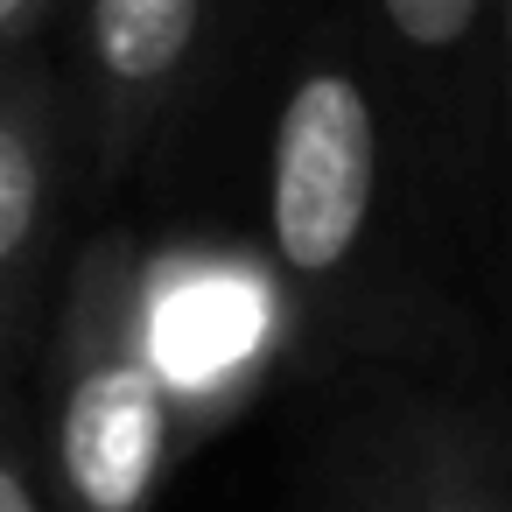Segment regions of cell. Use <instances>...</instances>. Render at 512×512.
<instances>
[{
  "label": "cell",
  "instance_id": "obj_1",
  "mask_svg": "<svg viewBox=\"0 0 512 512\" xmlns=\"http://www.w3.org/2000/svg\"><path fill=\"white\" fill-rule=\"evenodd\" d=\"M386 99L351 43H309L267 134V260L295 351H358L379 323Z\"/></svg>",
  "mask_w": 512,
  "mask_h": 512
},
{
  "label": "cell",
  "instance_id": "obj_2",
  "mask_svg": "<svg viewBox=\"0 0 512 512\" xmlns=\"http://www.w3.org/2000/svg\"><path fill=\"white\" fill-rule=\"evenodd\" d=\"M36 442L57 512H148L183 449V393L155 344V253L127 225L85 239L57 281Z\"/></svg>",
  "mask_w": 512,
  "mask_h": 512
},
{
  "label": "cell",
  "instance_id": "obj_3",
  "mask_svg": "<svg viewBox=\"0 0 512 512\" xmlns=\"http://www.w3.org/2000/svg\"><path fill=\"white\" fill-rule=\"evenodd\" d=\"M323 512H512V421L449 393H393L330 449Z\"/></svg>",
  "mask_w": 512,
  "mask_h": 512
},
{
  "label": "cell",
  "instance_id": "obj_4",
  "mask_svg": "<svg viewBox=\"0 0 512 512\" xmlns=\"http://www.w3.org/2000/svg\"><path fill=\"white\" fill-rule=\"evenodd\" d=\"M218 0H85L78 15V141L99 176H127L211 50Z\"/></svg>",
  "mask_w": 512,
  "mask_h": 512
},
{
  "label": "cell",
  "instance_id": "obj_5",
  "mask_svg": "<svg viewBox=\"0 0 512 512\" xmlns=\"http://www.w3.org/2000/svg\"><path fill=\"white\" fill-rule=\"evenodd\" d=\"M78 148V99L43 57L0 64V386L50 316V267L64 232Z\"/></svg>",
  "mask_w": 512,
  "mask_h": 512
},
{
  "label": "cell",
  "instance_id": "obj_6",
  "mask_svg": "<svg viewBox=\"0 0 512 512\" xmlns=\"http://www.w3.org/2000/svg\"><path fill=\"white\" fill-rule=\"evenodd\" d=\"M379 57L407 78L442 169H477L491 134V64H498V0H365Z\"/></svg>",
  "mask_w": 512,
  "mask_h": 512
},
{
  "label": "cell",
  "instance_id": "obj_7",
  "mask_svg": "<svg viewBox=\"0 0 512 512\" xmlns=\"http://www.w3.org/2000/svg\"><path fill=\"white\" fill-rule=\"evenodd\" d=\"M0 512H57L50 477H43L36 421H29V407H15L8 386H0Z\"/></svg>",
  "mask_w": 512,
  "mask_h": 512
},
{
  "label": "cell",
  "instance_id": "obj_8",
  "mask_svg": "<svg viewBox=\"0 0 512 512\" xmlns=\"http://www.w3.org/2000/svg\"><path fill=\"white\" fill-rule=\"evenodd\" d=\"M498 162V260H505V302H512V0H498V64H491V134Z\"/></svg>",
  "mask_w": 512,
  "mask_h": 512
},
{
  "label": "cell",
  "instance_id": "obj_9",
  "mask_svg": "<svg viewBox=\"0 0 512 512\" xmlns=\"http://www.w3.org/2000/svg\"><path fill=\"white\" fill-rule=\"evenodd\" d=\"M57 8H64V0H0V64L36 57V43H43Z\"/></svg>",
  "mask_w": 512,
  "mask_h": 512
}]
</instances>
